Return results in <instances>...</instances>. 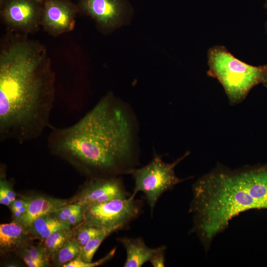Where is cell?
Here are the masks:
<instances>
[{"instance_id": "cell-29", "label": "cell", "mask_w": 267, "mask_h": 267, "mask_svg": "<svg viewBox=\"0 0 267 267\" xmlns=\"http://www.w3.org/2000/svg\"><path fill=\"white\" fill-rule=\"evenodd\" d=\"M264 7H265L267 9V0H265V4H264ZM266 28L267 32V23L266 24Z\"/></svg>"}, {"instance_id": "cell-30", "label": "cell", "mask_w": 267, "mask_h": 267, "mask_svg": "<svg viewBox=\"0 0 267 267\" xmlns=\"http://www.w3.org/2000/svg\"><path fill=\"white\" fill-rule=\"evenodd\" d=\"M39 0V1H41V2H43L44 1V0Z\"/></svg>"}, {"instance_id": "cell-8", "label": "cell", "mask_w": 267, "mask_h": 267, "mask_svg": "<svg viewBox=\"0 0 267 267\" xmlns=\"http://www.w3.org/2000/svg\"><path fill=\"white\" fill-rule=\"evenodd\" d=\"M78 6L105 30L119 26L130 9L125 0H79Z\"/></svg>"}, {"instance_id": "cell-3", "label": "cell", "mask_w": 267, "mask_h": 267, "mask_svg": "<svg viewBox=\"0 0 267 267\" xmlns=\"http://www.w3.org/2000/svg\"><path fill=\"white\" fill-rule=\"evenodd\" d=\"M192 195V231L207 250L241 213L267 209V164L233 170L217 167L193 184Z\"/></svg>"}, {"instance_id": "cell-12", "label": "cell", "mask_w": 267, "mask_h": 267, "mask_svg": "<svg viewBox=\"0 0 267 267\" xmlns=\"http://www.w3.org/2000/svg\"><path fill=\"white\" fill-rule=\"evenodd\" d=\"M126 251L125 267H141L149 262L158 249L148 247L141 238L123 237L119 238Z\"/></svg>"}, {"instance_id": "cell-5", "label": "cell", "mask_w": 267, "mask_h": 267, "mask_svg": "<svg viewBox=\"0 0 267 267\" xmlns=\"http://www.w3.org/2000/svg\"><path fill=\"white\" fill-rule=\"evenodd\" d=\"M189 154L186 152L183 156L171 163L164 162L161 156L155 154L152 160L146 165L138 169H133L130 174L134 180V192L141 191L146 196L152 214L157 202L161 195L172 189L178 183L186 179L178 177L175 172V167Z\"/></svg>"}, {"instance_id": "cell-4", "label": "cell", "mask_w": 267, "mask_h": 267, "mask_svg": "<svg viewBox=\"0 0 267 267\" xmlns=\"http://www.w3.org/2000/svg\"><path fill=\"white\" fill-rule=\"evenodd\" d=\"M208 57V76L218 79L231 104L244 100L253 88L264 82L267 75V65L255 66L246 63L223 46L210 48Z\"/></svg>"}, {"instance_id": "cell-22", "label": "cell", "mask_w": 267, "mask_h": 267, "mask_svg": "<svg viewBox=\"0 0 267 267\" xmlns=\"http://www.w3.org/2000/svg\"><path fill=\"white\" fill-rule=\"evenodd\" d=\"M69 202L66 200L45 197L43 206V215L51 214Z\"/></svg>"}, {"instance_id": "cell-9", "label": "cell", "mask_w": 267, "mask_h": 267, "mask_svg": "<svg viewBox=\"0 0 267 267\" xmlns=\"http://www.w3.org/2000/svg\"><path fill=\"white\" fill-rule=\"evenodd\" d=\"M130 196L121 178L114 176L97 178L89 181L72 203L86 207Z\"/></svg>"}, {"instance_id": "cell-10", "label": "cell", "mask_w": 267, "mask_h": 267, "mask_svg": "<svg viewBox=\"0 0 267 267\" xmlns=\"http://www.w3.org/2000/svg\"><path fill=\"white\" fill-rule=\"evenodd\" d=\"M77 8L67 0H44L43 3L41 24L52 35L72 30Z\"/></svg>"}, {"instance_id": "cell-26", "label": "cell", "mask_w": 267, "mask_h": 267, "mask_svg": "<svg viewBox=\"0 0 267 267\" xmlns=\"http://www.w3.org/2000/svg\"><path fill=\"white\" fill-rule=\"evenodd\" d=\"M17 251L18 252V253H19L20 257L28 267H42L39 263L33 260L23 248H21Z\"/></svg>"}, {"instance_id": "cell-2", "label": "cell", "mask_w": 267, "mask_h": 267, "mask_svg": "<svg viewBox=\"0 0 267 267\" xmlns=\"http://www.w3.org/2000/svg\"><path fill=\"white\" fill-rule=\"evenodd\" d=\"M137 126L129 106L108 93L80 120L53 128L49 149L89 172L130 174L137 151Z\"/></svg>"}, {"instance_id": "cell-23", "label": "cell", "mask_w": 267, "mask_h": 267, "mask_svg": "<svg viewBox=\"0 0 267 267\" xmlns=\"http://www.w3.org/2000/svg\"><path fill=\"white\" fill-rule=\"evenodd\" d=\"M165 246L158 247L157 250L149 261L153 267H163L165 266Z\"/></svg>"}, {"instance_id": "cell-28", "label": "cell", "mask_w": 267, "mask_h": 267, "mask_svg": "<svg viewBox=\"0 0 267 267\" xmlns=\"http://www.w3.org/2000/svg\"><path fill=\"white\" fill-rule=\"evenodd\" d=\"M263 84L264 86L267 88V75L266 76Z\"/></svg>"}, {"instance_id": "cell-27", "label": "cell", "mask_w": 267, "mask_h": 267, "mask_svg": "<svg viewBox=\"0 0 267 267\" xmlns=\"http://www.w3.org/2000/svg\"><path fill=\"white\" fill-rule=\"evenodd\" d=\"M26 203V197L21 199H16L12 202L11 204L8 206L10 210L12 209H19L20 208L24 205Z\"/></svg>"}, {"instance_id": "cell-18", "label": "cell", "mask_w": 267, "mask_h": 267, "mask_svg": "<svg viewBox=\"0 0 267 267\" xmlns=\"http://www.w3.org/2000/svg\"><path fill=\"white\" fill-rule=\"evenodd\" d=\"M81 248L71 238L69 239L51 259L62 266L79 256Z\"/></svg>"}, {"instance_id": "cell-6", "label": "cell", "mask_w": 267, "mask_h": 267, "mask_svg": "<svg viewBox=\"0 0 267 267\" xmlns=\"http://www.w3.org/2000/svg\"><path fill=\"white\" fill-rule=\"evenodd\" d=\"M131 195L84 207V221L102 227L122 229L138 215V202Z\"/></svg>"}, {"instance_id": "cell-1", "label": "cell", "mask_w": 267, "mask_h": 267, "mask_svg": "<svg viewBox=\"0 0 267 267\" xmlns=\"http://www.w3.org/2000/svg\"><path fill=\"white\" fill-rule=\"evenodd\" d=\"M55 78L45 49L33 41L12 42L0 55V137L21 144L49 126Z\"/></svg>"}, {"instance_id": "cell-19", "label": "cell", "mask_w": 267, "mask_h": 267, "mask_svg": "<svg viewBox=\"0 0 267 267\" xmlns=\"http://www.w3.org/2000/svg\"><path fill=\"white\" fill-rule=\"evenodd\" d=\"M28 254L35 261L39 263L42 267L48 265V258L43 245H28L22 247Z\"/></svg>"}, {"instance_id": "cell-15", "label": "cell", "mask_w": 267, "mask_h": 267, "mask_svg": "<svg viewBox=\"0 0 267 267\" xmlns=\"http://www.w3.org/2000/svg\"><path fill=\"white\" fill-rule=\"evenodd\" d=\"M72 236V228L57 231L44 240V246L49 259L61 248Z\"/></svg>"}, {"instance_id": "cell-21", "label": "cell", "mask_w": 267, "mask_h": 267, "mask_svg": "<svg viewBox=\"0 0 267 267\" xmlns=\"http://www.w3.org/2000/svg\"><path fill=\"white\" fill-rule=\"evenodd\" d=\"M83 208L84 206L78 203H69L50 215L59 221L66 222L74 214Z\"/></svg>"}, {"instance_id": "cell-24", "label": "cell", "mask_w": 267, "mask_h": 267, "mask_svg": "<svg viewBox=\"0 0 267 267\" xmlns=\"http://www.w3.org/2000/svg\"><path fill=\"white\" fill-rule=\"evenodd\" d=\"M85 220L84 217V207L82 209L77 211L66 222L71 227L75 226Z\"/></svg>"}, {"instance_id": "cell-20", "label": "cell", "mask_w": 267, "mask_h": 267, "mask_svg": "<svg viewBox=\"0 0 267 267\" xmlns=\"http://www.w3.org/2000/svg\"><path fill=\"white\" fill-rule=\"evenodd\" d=\"M116 252V248L112 249L105 257L99 260L94 262L87 263L83 261L78 257L73 260L64 264L63 267H94L102 265L111 260L114 256Z\"/></svg>"}, {"instance_id": "cell-16", "label": "cell", "mask_w": 267, "mask_h": 267, "mask_svg": "<svg viewBox=\"0 0 267 267\" xmlns=\"http://www.w3.org/2000/svg\"><path fill=\"white\" fill-rule=\"evenodd\" d=\"M44 198L45 196L43 195L26 197V211L20 223L27 228L37 218L43 215L42 209Z\"/></svg>"}, {"instance_id": "cell-17", "label": "cell", "mask_w": 267, "mask_h": 267, "mask_svg": "<svg viewBox=\"0 0 267 267\" xmlns=\"http://www.w3.org/2000/svg\"><path fill=\"white\" fill-rule=\"evenodd\" d=\"M117 230L105 229L103 231L90 240L80 251L79 258L85 262H91L94 254L103 241L111 233Z\"/></svg>"}, {"instance_id": "cell-25", "label": "cell", "mask_w": 267, "mask_h": 267, "mask_svg": "<svg viewBox=\"0 0 267 267\" xmlns=\"http://www.w3.org/2000/svg\"><path fill=\"white\" fill-rule=\"evenodd\" d=\"M0 187L4 189L11 203L16 200L15 192L13 190L10 183L3 177H0Z\"/></svg>"}, {"instance_id": "cell-11", "label": "cell", "mask_w": 267, "mask_h": 267, "mask_svg": "<svg viewBox=\"0 0 267 267\" xmlns=\"http://www.w3.org/2000/svg\"><path fill=\"white\" fill-rule=\"evenodd\" d=\"M32 237L28 229L18 222L0 224L1 254L17 250L28 244Z\"/></svg>"}, {"instance_id": "cell-7", "label": "cell", "mask_w": 267, "mask_h": 267, "mask_svg": "<svg viewBox=\"0 0 267 267\" xmlns=\"http://www.w3.org/2000/svg\"><path fill=\"white\" fill-rule=\"evenodd\" d=\"M43 3L38 0H5L0 5L1 15L10 27L33 31L41 24Z\"/></svg>"}, {"instance_id": "cell-14", "label": "cell", "mask_w": 267, "mask_h": 267, "mask_svg": "<svg viewBox=\"0 0 267 267\" xmlns=\"http://www.w3.org/2000/svg\"><path fill=\"white\" fill-rule=\"evenodd\" d=\"M105 229L85 221L72 227L71 239L81 248L92 238L98 235Z\"/></svg>"}, {"instance_id": "cell-13", "label": "cell", "mask_w": 267, "mask_h": 267, "mask_svg": "<svg viewBox=\"0 0 267 267\" xmlns=\"http://www.w3.org/2000/svg\"><path fill=\"white\" fill-rule=\"evenodd\" d=\"M72 227L66 222H61L50 214L37 218L27 228L32 237L45 240L53 233Z\"/></svg>"}]
</instances>
